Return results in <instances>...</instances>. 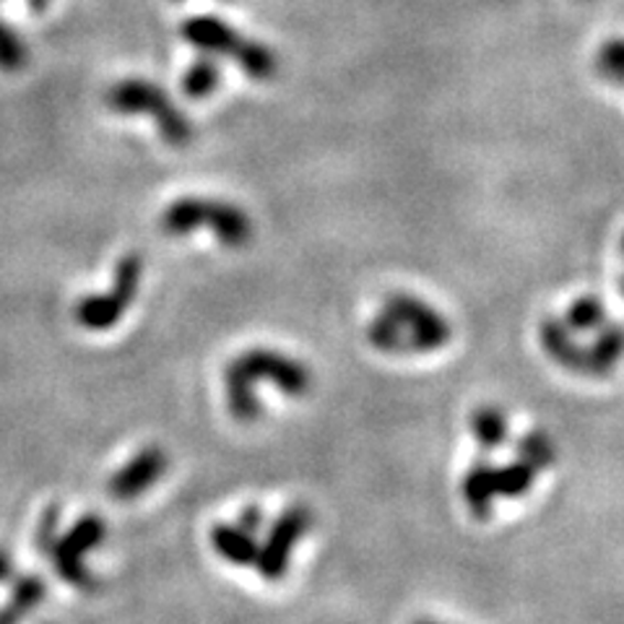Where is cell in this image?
Wrapping results in <instances>:
<instances>
[{
	"label": "cell",
	"mask_w": 624,
	"mask_h": 624,
	"mask_svg": "<svg viewBox=\"0 0 624 624\" xmlns=\"http://www.w3.org/2000/svg\"><path fill=\"white\" fill-rule=\"evenodd\" d=\"M471 434L484 450L499 448L507 438V417L503 409H495V406H482L471 413Z\"/></svg>",
	"instance_id": "obj_14"
},
{
	"label": "cell",
	"mask_w": 624,
	"mask_h": 624,
	"mask_svg": "<svg viewBox=\"0 0 624 624\" xmlns=\"http://www.w3.org/2000/svg\"><path fill=\"white\" fill-rule=\"evenodd\" d=\"M239 526L245 528V531H250V534H258L260 531V526H263V513L258 510L256 505H250V507H245L243 515H239V520H237Z\"/></svg>",
	"instance_id": "obj_19"
},
{
	"label": "cell",
	"mask_w": 624,
	"mask_h": 624,
	"mask_svg": "<svg viewBox=\"0 0 624 624\" xmlns=\"http://www.w3.org/2000/svg\"><path fill=\"white\" fill-rule=\"evenodd\" d=\"M461 495L463 503L469 505V510L476 515V518H487L492 513V505L497 503V482H495V466L489 463H476L466 471L461 484Z\"/></svg>",
	"instance_id": "obj_11"
},
{
	"label": "cell",
	"mask_w": 624,
	"mask_h": 624,
	"mask_svg": "<svg viewBox=\"0 0 624 624\" xmlns=\"http://www.w3.org/2000/svg\"><path fill=\"white\" fill-rule=\"evenodd\" d=\"M141 258L126 256L115 268L112 289L107 294H92L76 302L74 318L86 331H110L133 304L138 284H141Z\"/></svg>",
	"instance_id": "obj_7"
},
{
	"label": "cell",
	"mask_w": 624,
	"mask_h": 624,
	"mask_svg": "<svg viewBox=\"0 0 624 624\" xmlns=\"http://www.w3.org/2000/svg\"><path fill=\"white\" fill-rule=\"evenodd\" d=\"M107 107L118 115H151L159 136L172 147H187L193 141V126L177 105L157 84L143 78H126L107 92Z\"/></svg>",
	"instance_id": "obj_5"
},
{
	"label": "cell",
	"mask_w": 624,
	"mask_h": 624,
	"mask_svg": "<svg viewBox=\"0 0 624 624\" xmlns=\"http://www.w3.org/2000/svg\"><path fill=\"white\" fill-rule=\"evenodd\" d=\"M55 518H57L55 507H50V510L45 513V518H42L40 531H37V549L40 551H50V547H53V541H55Z\"/></svg>",
	"instance_id": "obj_18"
},
{
	"label": "cell",
	"mask_w": 624,
	"mask_h": 624,
	"mask_svg": "<svg viewBox=\"0 0 624 624\" xmlns=\"http://www.w3.org/2000/svg\"><path fill=\"white\" fill-rule=\"evenodd\" d=\"M413 624H442V622H432V620H419V622H413Z\"/></svg>",
	"instance_id": "obj_22"
},
{
	"label": "cell",
	"mask_w": 624,
	"mask_h": 624,
	"mask_svg": "<svg viewBox=\"0 0 624 624\" xmlns=\"http://www.w3.org/2000/svg\"><path fill=\"white\" fill-rule=\"evenodd\" d=\"M164 235L185 237L198 227H208L227 248H243L252 239V222L235 203L214 198H180L166 206L159 219Z\"/></svg>",
	"instance_id": "obj_3"
},
{
	"label": "cell",
	"mask_w": 624,
	"mask_h": 624,
	"mask_svg": "<svg viewBox=\"0 0 624 624\" xmlns=\"http://www.w3.org/2000/svg\"><path fill=\"white\" fill-rule=\"evenodd\" d=\"M175 3H180V0H175Z\"/></svg>",
	"instance_id": "obj_23"
},
{
	"label": "cell",
	"mask_w": 624,
	"mask_h": 624,
	"mask_svg": "<svg viewBox=\"0 0 624 624\" xmlns=\"http://www.w3.org/2000/svg\"><path fill=\"white\" fill-rule=\"evenodd\" d=\"M26 45L9 24L0 21V71L6 74H17L26 65Z\"/></svg>",
	"instance_id": "obj_16"
},
{
	"label": "cell",
	"mask_w": 624,
	"mask_h": 624,
	"mask_svg": "<svg viewBox=\"0 0 624 624\" xmlns=\"http://www.w3.org/2000/svg\"><path fill=\"white\" fill-rule=\"evenodd\" d=\"M26 3H29V9L37 11V13H42V11L47 9V0H26Z\"/></svg>",
	"instance_id": "obj_21"
},
{
	"label": "cell",
	"mask_w": 624,
	"mask_h": 624,
	"mask_svg": "<svg viewBox=\"0 0 624 624\" xmlns=\"http://www.w3.org/2000/svg\"><path fill=\"white\" fill-rule=\"evenodd\" d=\"M107 539V524L99 515H82L74 526L63 536H57L50 547V557H53V568L63 583H68L76 591H94L97 588V578L86 568V557L94 549H99Z\"/></svg>",
	"instance_id": "obj_6"
},
{
	"label": "cell",
	"mask_w": 624,
	"mask_h": 624,
	"mask_svg": "<svg viewBox=\"0 0 624 624\" xmlns=\"http://www.w3.org/2000/svg\"><path fill=\"white\" fill-rule=\"evenodd\" d=\"M312 528V513L304 505H292L287 507L279 518L273 520L271 531H268L266 541L260 544L256 570L260 578L268 583H276L289 572L292 564V555L308 531Z\"/></svg>",
	"instance_id": "obj_8"
},
{
	"label": "cell",
	"mask_w": 624,
	"mask_h": 624,
	"mask_svg": "<svg viewBox=\"0 0 624 624\" xmlns=\"http://www.w3.org/2000/svg\"><path fill=\"white\" fill-rule=\"evenodd\" d=\"M212 547L224 562L235 568H256L260 544L256 541V534L245 531L239 524H216L212 528Z\"/></svg>",
	"instance_id": "obj_10"
},
{
	"label": "cell",
	"mask_w": 624,
	"mask_h": 624,
	"mask_svg": "<svg viewBox=\"0 0 624 624\" xmlns=\"http://www.w3.org/2000/svg\"><path fill=\"white\" fill-rule=\"evenodd\" d=\"M536 471L524 461H515L510 466L495 469V482H497V495L499 497H520L531 489Z\"/></svg>",
	"instance_id": "obj_15"
},
{
	"label": "cell",
	"mask_w": 624,
	"mask_h": 624,
	"mask_svg": "<svg viewBox=\"0 0 624 624\" xmlns=\"http://www.w3.org/2000/svg\"><path fill=\"white\" fill-rule=\"evenodd\" d=\"M367 341L383 354H430L450 341V323L419 297L390 294L369 321Z\"/></svg>",
	"instance_id": "obj_2"
},
{
	"label": "cell",
	"mask_w": 624,
	"mask_h": 624,
	"mask_svg": "<svg viewBox=\"0 0 624 624\" xmlns=\"http://www.w3.org/2000/svg\"><path fill=\"white\" fill-rule=\"evenodd\" d=\"M258 383H271L287 398H302L312 386V375L300 359L287 357L284 352L263 346L243 352L224 367V401L235 422L252 424L263 413L256 394Z\"/></svg>",
	"instance_id": "obj_1"
},
{
	"label": "cell",
	"mask_w": 624,
	"mask_h": 624,
	"mask_svg": "<svg viewBox=\"0 0 624 624\" xmlns=\"http://www.w3.org/2000/svg\"><path fill=\"white\" fill-rule=\"evenodd\" d=\"M13 578V560L6 549H0V583H9Z\"/></svg>",
	"instance_id": "obj_20"
},
{
	"label": "cell",
	"mask_w": 624,
	"mask_h": 624,
	"mask_svg": "<svg viewBox=\"0 0 624 624\" xmlns=\"http://www.w3.org/2000/svg\"><path fill=\"white\" fill-rule=\"evenodd\" d=\"M170 469V459L162 448L149 445L141 448L128 463L115 471L110 484V495L118 499V503H133L136 497H141L143 492H149L159 478L164 476V471Z\"/></svg>",
	"instance_id": "obj_9"
},
{
	"label": "cell",
	"mask_w": 624,
	"mask_h": 624,
	"mask_svg": "<svg viewBox=\"0 0 624 624\" xmlns=\"http://www.w3.org/2000/svg\"><path fill=\"white\" fill-rule=\"evenodd\" d=\"M219 84H222L219 65H216L214 55L203 53L201 57H195V63L185 71L183 94L191 99H206L219 89Z\"/></svg>",
	"instance_id": "obj_13"
},
{
	"label": "cell",
	"mask_w": 624,
	"mask_h": 624,
	"mask_svg": "<svg viewBox=\"0 0 624 624\" xmlns=\"http://www.w3.org/2000/svg\"><path fill=\"white\" fill-rule=\"evenodd\" d=\"M47 596V585L40 575H21L11 588V596L0 606V624H21Z\"/></svg>",
	"instance_id": "obj_12"
},
{
	"label": "cell",
	"mask_w": 624,
	"mask_h": 624,
	"mask_svg": "<svg viewBox=\"0 0 624 624\" xmlns=\"http://www.w3.org/2000/svg\"><path fill=\"white\" fill-rule=\"evenodd\" d=\"M520 461L528 463L534 471H541L547 469L551 461H555V445H551V440L547 434H528L524 440V445H520Z\"/></svg>",
	"instance_id": "obj_17"
},
{
	"label": "cell",
	"mask_w": 624,
	"mask_h": 624,
	"mask_svg": "<svg viewBox=\"0 0 624 624\" xmlns=\"http://www.w3.org/2000/svg\"><path fill=\"white\" fill-rule=\"evenodd\" d=\"M180 32H183V40L191 42L193 47H198L201 53L232 55L239 68H243L250 78H258V82L273 78L276 68H279L273 50L260 45V42L245 40L243 34L235 32V29L227 26L216 17L187 19Z\"/></svg>",
	"instance_id": "obj_4"
}]
</instances>
